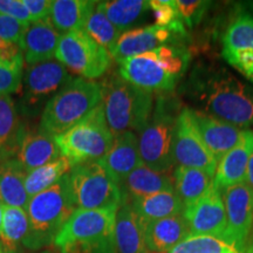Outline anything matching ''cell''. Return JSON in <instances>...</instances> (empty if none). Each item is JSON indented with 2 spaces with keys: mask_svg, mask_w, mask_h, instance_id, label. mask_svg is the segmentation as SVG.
Returning <instances> with one entry per match:
<instances>
[{
  "mask_svg": "<svg viewBox=\"0 0 253 253\" xmlns=\"http://www.w3.org/2000/svg\"><path fill=\"white\" fill-rule=\"evenodd\" d=\"M178 114V102L169 94H160L149 121L140 132L141 160L155 171L168 173L175 166L172 140Z\"/></svg>",
  "mask_w": 253,
  "mask_h": 253,
  "instance_id": "cell-7",
  "label": "cell"
},
{
  "mask_svg": "<svg viewBox=\"0 0 253 253\" xmlns=\"http://www.w3.org/2000/svg\"><path fill=\"white\" fill-rule=\"evenodd\" d=\"M0 58L6 61H19L24 60V54L19 42L0 39Z\"/></svg>",
  "mask_w": 253,
  "mask_h": 253,
  "instance_id": "cell-42",
  "label": "cell"
},
{
  "mask_svg": "<svg viewBox=\"0 0 253 253\" xmlns=\"http://www.w3.org/2000/svg\"><path fill=\"white\" fill-rule=\"evenodd\" d=\"M132 210L140 217L143 223L163 219V218L182 214L183 202L175 190L172 191H162L157 194L128 199Z\"/></svg>",
  "mask_w": 253,
  "mask_h": 253,
  "instance_id": "cell-26",
  "label": "cell"
},
{
  "mask_svg": "<svg viewBox=\"0 0 253 253\" xmlns=\"http://www.w3.org/2000/svg\"><path fill=\"white\" fill-rule=\"evenodd\" d=\"M118 210L77 209L55 237L59 253H118L115 219Z\"/></svg>",
  "mask_w": 253,
  "mask_h": 253,
  "instance_id": "cell-3",
  "label": "cell"
},
{
  "mask_svg": "<svg viewBox=\"0 0 253 253\" xmlns=\"http://www.w3.org/2000/svg\"><path fill=\"white\" fill-rule=\"evenodd\" d=\"M28 232H30V219L26 210L21 208L4 207L1 231H0L1 245L12 251H18L21 245L24 246Z\"/></svg>",
  "mask_w": 253,
  "mask_h": 253,
  "instance_id": "cell-30",
  "label": "cell"
},
{
  "mask_svg": "<svg viewBox=\"0 0 253 253\" xmlns=\"http://www.w3.org/2000/svg\"><path fill=\"white\" fill-rule=\"evenodd\" d=\"M75 210L67 173L56 184L28 201L26 212L30 219V232L24 243L25 248L38 251L53 245L55 237Z\"/></svg>",
  "mask_w": 253,
  "mask_h": 253,
  "instance_id": "cell-6",
  "label": "cell"
},
{
  "mask_svg": "<svg viewBox=\"0 0 253 253\" xmlns=\"http://www.w3.org/2000/svg\"><path fill=\"white\" fill-rule=\"evenodd\" d=\"M68 186L73 203L84 210H119L126 201L120 184L100 161L72 167Z\"/></svg>",
  "mask_w": 253,
  "mask_h": 253,
  "instance_id": "cell-8",
  "label": "cell"
},
{
  "mask_svg": "<svg viewBox=\"0 0 253 253\" xmlns=\"http://www.w3.org/2000/svg\"><path fill=\"white\" fill-rule=\"evenodd\" d=\"M144 224V242L149 253H169L190 236L183 214L163 218Z\"/></svg>",
  "mask_w": 253,
  "mask_h": 253,
  "instance_id": "cell-21",
  "label": "cell"
},
{
  "mask_svg": "<svg viewBox=\"0 0 253 253\" xmlns=\"http://www.w3.org/2000/svg\"><path fill=\"white\" fill-rule=\"evenodd\" d=\"M120 188L126 199L144 197L162 191H172V178L167 172L155 171L144 164L136 168L123 181Z\"/></svg>",
  "mask_w": 253,
  "mask_h": 253,
  "instance_id": "cell-24",
  "label": "cell"
},
{
  "mask_svg": "<svg viewBox=\"0 0 253 253\" xmlns=\"http://www.w3.org/2000/svg\"><path fill=\"white\" fill-rule=\"evenodd\" d=\"M0 253H20V252H19V251H12V250L6 249L1 245V243H0Z\"/></svg>",
  "mask_w": 253,
  "mask_h": 253,
  "instance_id": "cell-44",
  "label": "cell"
},
{
  "mask_svg": "<svg viewBox=\"0 0 253 253\" xmlns=\"http://www.w3.org/2000/svg\"><path fill=\"white\" fill-rule=\"evenodd\" d=\"M181 34L176 33L171 28L161 27L157 25L131 28L122 32L118 42L110 50V56L118 62L143 53L151 52L158 47L168 45H183Z\"/></svg>",
  "mask_w": 253,
  "mask_h": 253,
  "instance_id": "cell-15",
  "label": "cell"
},
{
  "mask_svg": "<svg viewBox=\"0 0 253 253\" xmlns=\"http://www.w3.org/2000/svg\"><path fill=\"white\" fill-rule=\"evenodd\" d=\"M101 88L104 115L113 135L143 130L153 114V93L135 87L119 74L106 78Z\"/></svg>",
  "mask_w": 253,
  "mask_h": 253,
  "instance_id": "cell-5",
  "label": "cell"
},
{
  "mask_svg": "<svg viewBox=\"0 0 253 253\" xmlns=\"http://www.w3.org/2000/svg\"><path fill=\"white\" fill-rule=\"evenodd\" d=\"M26 170L15 160L0 162V203L27 210L30 196L25 188Z\"/></svg>",
  "mask_w": 253,
  "mask_h": 253,
  "instance_id": "cell-27",
  "label": "cell"
},
{
  "mask_svg": "<svg viewBox=\"0 0 253 253\" xmlns=\"http://www.w3.org/2000/svg\"><path fill=\"white\" fill-rule=\"evenodd\" d=\"M25 61H6L0 58V95L18 93L23 82Z\"/></svg>",
  "mask_w": 253,
  "mask_h": 253,
  "instance_id": "cell-36",
  "label": "cell"
},
{
  "mask_svg": "<svg viewBox=\"0 0 253 253\" xmlns=\"http://www.w3.org/2000/svg\"><path fill=\"white\" fill-rule=\"evenodd\" d=\"M183 217L190 235L212 236L223 239L226 230V213L221 191L213 184L195 203L184 207Z\"/></svg>",
  "mask_w": 253,
  "mask_h": 253,
  "instance_id": "cell-14",
  "label": "cell"
},
{
  "mask_svg": "<svg viewBox=\"0 0 253 253\" xmlns=\"http://www.w3.org/2000/svg\"><path fill=\"white\" fill-rule=\"evenodd\" d=\"M224 59L249 80L253 81V50L224 53Z\"/></svg>",
  "mask_w": 253,
  "mask_h": 253,
  "instance_id": "cell-38",
  "label": "cell"
},
{
  "mask_svg": "<svg viewBox=\"0 0 253 253\" xmlns=\"http://www.w3.org/2000/svg\"><path fill=\"white\" fill-rule=\"evenodd\" d=\"M169 253H246L224 239L212 236L190 235Z\"/></svg>",
  "mask_w": 253,
  "mask_h": 253,
  "instance_id": "cell-33",
  "label": "cell"
},
{
  "mask_svg": "<svg viewBox=\"0 0 253 253\" xmlns=\"http://www.w3.org/2000/svg\"><path fill=\"white\" fill-rule=\"evenodd\" d=\"M244 50H253V15L246 13L238 15L223 37V54Z\"/></svg>",
  "mask_w": 253,
  "mask_h": 253,
  "instance_id": "cell-32",
  "label": "cell"
},
{
  "mask_svg": "<svg viewBox=\"0 0 253 253\" xmlns=\"http://www.w3.org/2000/svg\"><path fill=\"white\" fill-rule=\"evenodd\" d=\"M100 162L120 184L136 168L143 164L138 147V137L135 132L126 131L114 136L112 147Z\"/></svg>",
  "mask_w": 253,
  "mask_h": 253,
  "instance_id": "cell-20",
  "label": "cell"
},
{
  "mask_svg": "<svg viewBox=\"0 0 253 253\" xmlns=\"http://www.w3.org/2000/svg\"><path fill=\"white\" fill-rule=\"evenodd\" d=\"M72 79L68 69L58 60L27 66L15 104L19 115L25 119L41 116L49 100Z\"/></svg>",
  "mask_w": 253,
  "mask_h": 253,
  "instance_id": "cell-10",
  "label": "cell"
},
{
  "mask_svg": "<svg viewBox=\"0 0 253 253\" xmlns=\"http://www.w3.org/2000/svg\"><path fill=\"white\" fill-rule=\"evenodd\" d=\"M72 164L65 157H60L54 162L46 164L26 173L25 188L27 195L31 197L45 191L50 186L56 184L71 171Z\"/></svg>",
  "mask_w": 253,
  "mask_h": 253,
  "instance_id": "cell-31",
  "label": "cell"
},
{
  "mask_svg": "<svg viewBox=\"0 0 253 253\" xmlns=\"http://www.w3.org/2000/svg\"><path fill=\"white\" fill-rule=\"evenodd\" d=\"M61 157L55 138L32 129L25 123L20 147L13 160L26 170V172L46 164L54 162Z\"/></svg>",
  "mask_w": 253,
  "mask_h": 253,
  "instance_id": "cell-19",
  "label": "cell"
},
{
  "mask_svg": "<svg viewBox=\"0 0 253 253\" xmlns=\"http://www.w3.org/2000/svg\"><path fill=\"white\" fill-rule=\"evenodd\" d=\"M189 61L190 53L184 45H168L123 60L118 74L143 90L169 94L184 75Z\"/></svg>",
  "mask_w": 253,
  "mask_h": 253,
  "instance_id": "cell-1",
  "label": "cell"
},
{
  "mask_svg": "<svg viewBox=\"0 0 253 253\" xmlns=\"http://www.w3.org/2000/svg\"><path fill=\"white\" fill-rule=\"evenodd\" d=\"M196 91L208 115L240 129L253 125V89L220 69L198 79Z\"/></svg>",
  "mask_w": 253,
  "mask_h": 253,
  "instance_id": "cell-2",
  "label": "cell"
},
{
  "mask_svg": "<svg viewBox=\"0 0 253 253\" xmlns=\"http://www.w3.org/2000/svg\"><path fill=\"white\" fill-rule=\"evenodd\" d=\"M84 31L93 39L95 42L99 43L101 47L110 50L114 48L115 43L118 42L122 32L118 27L114 26L112 21L104 15L100 9L95 8L90 17L88 18Z\"/></svg>",
  "mask_w": 253,
  "mask_h": 253,
  "instance_id": "cell-34",
  "label": "cell"
},
{
  "mask_svg": "<svg viewBox=\"0 0 253 253\" xmlns=\"http://www.w3.org/2000/svg\"><path fill=\"white\" fill-rule=\"evenodd\" d=\"M25 7L30 12L32 21L42 20L49 17L52 1L50 0H23Z\"/></svg>",
  "mask_w": 253,
  "mask_h": 253,
  "instance_id": "cell-41",
  "label": "cell"
},
{
  "mask_svg": "<svg viewBox=\"0 0 253 253\" xmlns=\"http://www.w3.org/2000/svg\"><path fill=\"white\" fill-rule=\"evenodd\" d=\"M25 122L9 95H0V162L13 160L20 147Z\"/></svg>",
  "mask_w": 253,
  "mask_h": 253,
  "instance_id": "cell-23",
  "label": "cell"
},
{
  "mask_svg": "<svg viewBox=\"0 0 253 253\" xmlns=\"http://www.w3.org/2000/svg\"><path fill=\"white\" fill-rule=\"evenodd\" d=\"M96 8L100 9L121 32L128 28L150 9V1L144 0H113L97 1Z\"/></svg>",
  "mask_w": 253,
  "mask_h": 253,
  "instance_id": "cell-29",
  "label": "cell"
},
{
  "mask_svg": "<svg viewBox=\"0 0 253 253\" xmlns=\"http://www.w3.org/2000/svg\"><path fill=\"white\" fill-rule=\"evenodd\" d=\"M252 153L253 131L244 129L238 143L227 151L218 162L212 179L214 188L219 191H224L230 186L245 183L246 169Z\"/></svg>",
  "mask_w": 253,
  "mask_h": 253,
  "instance_id": "cell-17",
  "label": "cell"
},
{
  "mask_svg": "<svg viewBox=\"0 0 253 253\" xmlns=\"http://www.w3.org/2000/svg\"><path fill=\"white\" fill-rule=\"evenodd\" d=\"M212 177L195 168L176 167L173 171V188L184 207L195 203L212 185Z\"/></svg>",
  "mask_w": 253,
  "mask_h": 253,
  "instance_id": "cell-28",
  "label": "cell"
},
{
  "mask_svg": "<svg viewBox=\"0 0 253 253\" xmlns=\"http://www.w3.org/2000/svg\"><path fill=\"white\" fill-rule=\"evenodd\" d=\"M0 13L14 19L23 25L32 23L30 12L25 7L23 0H0Z\"/></svg>",
  "mask_w": 253,
  "mask_h": 253,
  "instance_id": "cell-39",
  "label": "cell"
},
{
  "mask_svg": "<svg viewBox=\"0 0 253 253\" xmlns=\"http://www.w3.org/2000/svg\"><path fill=\"white\" fill-rule=\"evenodd\" d=\"M150 9L154 13L155 25L171 28L176 33L186 37L185 25L179 17L175 0H151Z\"/></svg>",
  "mask_w": 253,
  "mask_h": 253,
  "instance_id": "cell-35",
  "label": "cell"
},
{
  "mask_svg": "<svg viewBox=\"0 0 253 253\" xmlns=\"http://www.w3.org/2000/svg\"><path fill=\"white\" fill-rule=\"evenodd\" d=\"M2 212H4V205L0 203V231H1V223H2Z\"/></svg>",
  "mask_w": 253,
  "mask_h": 253,
  "instance_id": "cell-45",
  "label": "cell"
},
{
  "mask_svg": "<svg viewBox=\"0 0 253 253\" xmlns=\"http://www.w3.org/2000/svg\"><path fill=\"white\" fill-rule=\"evenodd\" d=\"M191 113L202 140L219 162L220 158L238 143L244 129L212 118L202 110L191 109Z\"/></svg>",
  "mask_w": 253,
  "mask_h": 253,
  "instance_id": "cell-18",
  "label": "cell"
},
{
  "mask_svg": "<svg viewBox=\"0 0 253 253\" xmlns=\"http://www.w3.org/2000/svg\"><path fill=\"white\" fill-rule=\"evenodd\" d=\"M115 243L118 253H149L144 242V224L128 199L116 212Z\"/></svg>",
  "mask_w": 253,
  "mask_h": 253,
  "instance_id": "cell-22",
  "label": "cell"
},
{
  "mask_svg": "<svg viewBox=\"0 0 253 253\" xmlns=\"http://www.w3.org/2000/svg\"><path fill=\"white\" fill-rule=\"evenodd\" d=\"M246 184L253 190V153L249 160L248 169H246Z\"/></svg>",
  "mask_w": 253,
  "mask_h": 253,
  "instance_id": "cell-43",
  "label": "cell"
},
{
  "mask_svg": "<svg viewBox=\"0 0 253 253\" xmlns=\"http://www.w3.org/2000/svg\"><path fill=\"white\" fill-rule=\"evenodd\" d=\"M173 163L203 170L213 178L218 162L202 140L190 108H183L176 120L172 140Z\"/></svg>",
  "mask_w": 253,
  "mask_h": 253,
  "instance_id": "cell-12",
  "label": "cell"
},
{
  "mask_svg": "<svg viewBox=\"0 0 253 253\" xmlns=\"http://www.w3.org/2000/svg\"><path fill=\"white\" fill-rule=\"evenodd\" d=\"M96 5L97 1L91 0H55L52 1L48 19L59 33L84 31Z\"/></svg>",
  "mask_w": 253,
  "mask_h": 253,
  "instance_id": "cell-25",
  "label": "cell"
},
{
  "mask_svg": "<svg viewBox=\"0 0 253 253\" xmlns=\"http://www.w3.org/2000/svg\"><path fill=\"white\" fill-rule=\"evenodd\" d=\"M25 26L26 25L0 13V39L19 42Z\"/></svg>",
  "mask_w": 253,
  "mask_h": 253,
  "instance_id": "cell-40",
  "label": "cell"
},
{
  "mask_svg": "<svg viewBox=\"0 0 253 253\" xmlns=\"http://www.w3.org/2000/svg\"><path fill=\"white\" fill-rule=\"evenodd\" d=\"M61 34L48 18L26 25L19 41L26 65L33 66L55 58Z\"/></svg>",
  "mask_w": 253,
  "mask_h": 253,
  "instance_id": "cell-16",
  "label": "cell"
},
{
  "mask_svg": "<svg viewBox=\"0 0 253 253\" xmlns=\"http://www.w3.org/2000/svg\"><path fill=\"white\" fill-rule=\"evenodd\" d=\"M37 253H59V252L56 251V250L48 249V250H42V251H39V252H37Z\"/></svg>",
  "mask_w": 253,
  "mask_h": 253,
  "instance_id": "cell-46",
  "label": "cell"
},
{
  "mask_svg": "<svg viewBox=\"0 0 253 253\" xmlns=\"http://www.w3.org/2000/svg\"><path fill=\"white\" fill-rule=\"evenodd\" d=\"M246 253H253V250H252V251H249V252H246Z\"/></svg>",
  "mask_w": 253,
  "mask_h": 253,
  "instance_id": "cell-47",
  "label": "cell"
},
{
  "mask_svg": "<svg viewBox=\"0 0 253 253\" xmlns=\"http://www.w3.org/2000/svg\"><path fill=\"white\" fill-rule=\"evenodd\" d=\"M177 11L183 24L188 27H194L201 23L210 2L203 0H175Z\"/></svg>",
  "mask_w": 253,
  "mask_h": 253,
  "instance_id": "cell-37",
  "label": "cell"
},
{
  "mask_svg": "<svg viewBox=\"0 0 253 253\" xmlns=\"http://www.w3.org/2000/svg\"><path fill=\"white\" fill-rule=\"evenodd\" d=\"M113 141L114 135L107 123L102 102L73 128L55 138L61 157L68 160L72 167L100 161L108 153Z\"/></svg>",
  "mask_w": 253,
  "mask_h": 253,
  "instance_id": "cell-9",
  "label": "cell"
},
{
  "mask_svg": "<svg viewBox=\"0 0 253 253\" xmlns=\"http://www.w3.org/2000/svg\"><path fill=\"white\" fill-rule=\"evenodd\" d=\"M55 58L79 78H101L112 65L109 52L96 43L84 31L61 34Z\"/></svg>",
  "mask_w": 253,
  "mask_h": 253,
  "instance_id": "cell-11",
  "label": "cell"
},
{
  "mask_svg": "<svg viewBox=\"0 0 253 253\" xmlns=\"http://www.w3.org/2000/svg\"><path fill=\"white\" fill-rule=\"evenodd\" d=\"M101 102L100 82L73 78L47 103L38 129L56 138L86 118Z\"/></svg>",
  "mask_w": 253,
  "mask_h": 253,
  "instance_id": "cell-4",
  "label": "cell"
},
{
  "mask_svg": "<svg viewBox=\"0 0 253 253\" xmlns=\"http://www.w3.org/2000/svg\"><path fill=\"white\" fill-rule=\"evenodd\" d=\"M221 195L226 213L223 239L244 251L253 226V190L246 183H240L221 191Z\"/></svg>",
  "mask_w": 253,
  "mask_h": 253,
  "instance_id": "cell-13",
  "label": "cell"
}]
</instances>
